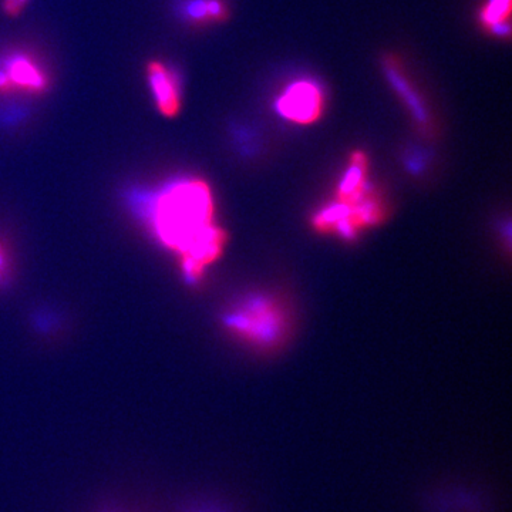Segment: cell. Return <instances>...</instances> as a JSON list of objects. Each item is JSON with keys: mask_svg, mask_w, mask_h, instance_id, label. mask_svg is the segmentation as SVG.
Listing matches in <instances>:
<instances>
[{"mask_svg": "<svg viewBox=\"0 0 512 512\" xmlns=\"http://www.w3.org/2000/svg\"><path fill=\"white\" fill-rule=\"evenodd\" d=\"M141 207L158 241L180 258L188 281H198L224 252L227 234L214 222V198L205 181H171Z\"/></svg>", "mask_w": 512, "mask_h": 512, "instance_id": "obj_1", "label": "cell"}, {"mask_svg": "<svg viewBox=\"0 0 512 512\" xmlns=\"http://www.w3.org/2000/svg\"><path fill=\"white\" fill-rule=\"evenodd\" d=\"M366 163L365 154H353L352 163L336 192V201L313 220L318 231L338 232L342 237L353 238L363 228L383 220V204L367 187Z\"/></svg>", "mask_w": 512, "mask_h": 512, "instance_id": "obj_2", "label": "cell"}, {"mask_svg": "<svg viewBox=\"0 0 512 512\" xmlns=\"http://www.w3.org/2000/svg\"><path fill=\"white\" fill-rule=\"evenodd\" d=\"M225 323L232 332L256 345H274L285 332L284 311L272 299H248L229 313Z\"/></svg>", "mask_w": 512, "mask_h": 512, "instance_id": "obj_3", "label": "cell"}, {"mask_svg": "<svg viewBox=\"0 0 512 512\" xmlns=\"http://www.w3.org/2000/svg\"><path fill=\"white\" fill-rule=\"evenodd\" d=\"M275 109L296 124H312L323 110V93L312 80H296L276 99Z\"/></svg>", "mask_w": 512, "mask_h": 512, "instance_id": "obj_4", "label": "cell"}, {"mask_svg": "<svg viewBox=\"0 0 512 512\" xmlns=\"http://www.w3.org/2000/svg\"><path fill=\"white\" fill-rule=\"evenodd\" d=\"M184 16L194 23L221 20L225 16V6L220 0H190L185 5Z\"/></svg>", "mask_w": 512, "mask_h": 512, "instance_id": "obj_8", "label": "cell"}, {"mask_svg": "<svg viewBox=\"0 0 512 512\" xmlns=\"http://www.w3.org/2000/svg\"><path fill=\"white\" fill-rule=\"evenodd\" d=\"M9 271V256L6 249L3 248V245L0 244V282L3 281L6 275H8Z\"/></svg>", "mask_w": 512, "mask_h": 512, "instance_id": "obj_11", "label": "cell"}, {"mask_svg": "<svg viewBox=\"0 0 512 512\" xmlns=\"http://www.w3.org/2000/svg\"><path fill=\"white\" fill-rule=\"evenodd\" d=\"M147 79L160 113L165 117L177 116L181 109V83L174 70L163 63L151 62L147 67Z\"/></svg>", "mask_w": 512, "mask_h": 512, "instance_id": "obj_5", "label": "cell"}, {"mask_svg": "<svg viewBox=\"0 0 512 512\" xmlns=\"http://www.w3.org/2000/svg\"><path fill=\"white\" fill-rule=\"evenodd\" d=\"M0 69L5 73L8 92L9 90H25L30 93H42L46 90V74L37 66L32 57L10 56L5 63L0 64Z\"/></svg>", "mask_w": 512, "mask_h": 512, "instance_id": "obj_6", "label": "cell"}, {"mask_svg": "<svg viewBox=\"0 0 512 512\" xmlns=\"http://www.w3.org/2000/svg\"><path fill=\"white\" fill-rule=\"evenodd\" d=\"M26 2H28V0H5V2H3V9H5V12L9 13V15L15 16L22 12Z\"/></svg>", "mask_w": 512, "mask_h": 512, "instance_id": "obj_10", "label": "cell"}, {"mask_svg": "<svg viewBox=\"0 0 512 512\" xmlns=\"http://www.w3.org/2000/svg\"><path fill=\"white\" fill-rule=\"evenodd\" d=\"M511 12V0H488L487 5L481 10L480 19L488 29L507 22Z\"/></svg>", "mask_w": 512, "mask_h": 512, "instance_id": "obj_9", "label": "cell"}, {"mask_svg": "<svg viewBox=\"0 0 512 512\" xmlns=\"http://www.w3.org/2000/svg\"><path fill=\"white\" fill-rule=\"evenodd\" d=\"M386 74L387 79H389L390 84L394 87L397 93L403 97V100L406 101L409 109L412 110L413 116L416 117L420 123H426L427 121V113L424 110L423 103L419 100V97L416 96L410 84L407 83V80L404 79L402 73L393 67L392 64H387L386 66Z\"/></svg>", "mask_w": 512, "mask_h": 512, "instance_id": "obj_7", "label": "cell"}]
</instances>
